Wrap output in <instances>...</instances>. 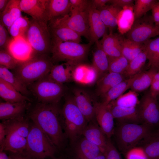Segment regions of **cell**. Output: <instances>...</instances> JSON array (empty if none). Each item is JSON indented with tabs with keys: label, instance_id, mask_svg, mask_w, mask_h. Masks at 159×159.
<instances>
[{
	"label": "cell",
	"instance_id": "6da1fadb",
	"mask_svg": "<svg viewBox=\"0 0 159 159\" xmlns=\"http://www.w3.org/2000/svg\"><path fill=\"white\" fill-rule=\"evenodd\" d=\"M29 117L49 137L56 147H60L64 140L61 121V111L57 103H37L31 111Z\"/></svg>",
	"mask_w": 159,
	"mask_h": 159
},
{
	"label": "cell",
	"instance_id": "7a4b0ae2",
	"mask_svg": "<svg viewBox=\"0 0 159 159\" xmlns=\"http://www.w3.org/2000/svg\"><path fill=\"white\" fill-rule=\"evenodd\" d=\"M151 128L143 124L119 122L114 134L119 150L125 154L153 134Z\"/></svg>",
	"mask_w": 159,
	"mask_h": 159
},
{
	"label": "cell",
	"instance_id": "3957f363",
	"mask_svg": "<svg viewBox=\"0 0 159 159\" xmlns=\"http://www.w3.org/2000/svg\"><path fill=\"white\" fill-rule=\"evenodd\" d=\"M6 135L0 150L14 154L26 152L27 138L30 125L24 116L11 120L3 121Z\"/></svg>",
	"mask_w": 159,
	"mask_h": 159
},
{
	"label": "cell",
	"instance_id": "277c9868",
	"mask_svg": "<svg viewBox=\"0 0 159 159\" xmlns=\"http://www.w3.org/2000/svg\"><path fill=\"white\" fill-rule=\"evenodd\" d=\"M61 121L65 135L71 144L82 135L88 122L79 109L73 97H67L62 111Z\"/></svg>",
	"mask_w": 159,
	"mask_h": 159
},
{
	"label": "cell",
	"instance_id": "5b68a950",
	"mask_svg": "<svg viewBox=\"0 0 159 159\" xmlns=\"http://www.w3.org/2000/svg\"><path fill=\"white\" fill-rule=\"evenodd\" d=\"M53 65L49 55L36 56L19 63L14 73L27 86L47 75Z\"/></svg>",
	"mask_w": 159,
	"mask_h": 159
},
{
	"label": "cell",
	"instance_id": "8992f818",
	"mask_svg": "<svg viewBox=\"0 0 159 159\" xmlns=\"http://www.w3.org/2000/svg\"><path fill=\"white\" fill-rule=\"evenodd\" d=\"M92 44L72 42H52V61L53 63L61 61L77 64L81 63L86 59Z\"/></svg>",
	"mask_w": 159,
	"mask_h": 159
},
{
	"label": "cell",
	"instance_id": "52a82bcc",
	"mask_svg": "<svg viewBox=\"0 0 159 159\" xmlns=\"http://www.w3.org/2000/svg\"><path fill=\"white\" fill-rule=\"evenodd\" d=\"M57 148L48 136L33 123L30 125L26 153L33 159L52 158Z\"/></svg>",
	"mask_w": 159,
	"mask_h": 159
},
{
	"label": "cell",
	"instance_id": "ba28073f",
	"mask_svg": "<svg viewBox=\"0 0 159 159\" xmlns=\"http://www.w3.org/2000/svg\"><path fill=\"white\" fill-rule=\"evenodd\" d=\"M27 41L34 56L51 53L52 40L47 24L30 18Z\"/></svg>",
	"mask_w": 159,
	"mask_h": 159
},
{
	"label": "cell",
	"instance_id": "9c48e42d",
	"mask_svg": "<svg viewBox=\"0 0 159 159\" xmlns=\"http://www.w3.org/2000/svg\"><path fill=\"white\" fill-rule=\"evenodd\" d=\"M30 85L39 102L43 103H58L65 91L63 84L54 81L48 74Z\"/></svg>",
	"mask_w": 159,
	"mask_h": 159
},
{
	"label": "cell",
	"instance_id": "30bf717a",
	"mask_svg": "<svg viewBox=\"0 0 159 159\" xmlns=\"http://www.w3.org/2000/svg\"><path fill=\"white\" fill-rule=\"evenodd\" d=\"M127 38L138 43H144L159 35V27L155 24L152 16L145 15L135 20L126 33Z\"/></svg>",
	"mask_w": 159,
	"mask_h": 159
},
{
	"label": "cell",
	"instance_id": "8fae6325",
	"mask_svg": "<svg viewBox=\"0 0 159 159\" xmlns=\"http://www.w3.org/2000/svg\"><path fill=\"white\" fill-rule=\"evenodd\" d=\"M49 21L66 26L90 40L89 24L85 11L71 9L70 14Z\"/></svg>",
	"mask_w": 159,
	"mask_h": 159
},
{
	"label": "cell",
	"instance_id": "7c38bea8",
	"mask_svg": "<svg viewBox=\"0 0 159 159\" xmlns=\"http://www.w3.org/2000/svg\"><path fill=\"white\" fill-rule=\"evenodd\" d=\"M138 108L142 123L151 128L159 125V103L149 91L142 97Z\"/></svg>",
	"mask_w": 159,
	"mask_h": 159
},
{
	"label": "cell",
	"instance_id": "4fadbf2b",
	"mask_svg": "<svg viewBox=\"0 0 159 159\" xmlns=\"http://www.w3.org/2000/svg\"><path fill=\"white\" fill-rule=\"evenodd\" d=\"M85 11L89 26V42L92 44L107 33V28L102 20L98 10L92 5L91 1Z\"/></svg>",
	"mask_w": 159,
	"mask_h": 159
},
{
	"label": "cell",
	"instance_id": "5bb4252c",
	"mask_svg": "<svg viewBox=\"0 0 159 159\" xmlns=\"http://www.w3.org/2000/svg\"><path fill=\"white\" fill-rule=\"evenodd\" d=\"M75 103L83 115L88 123L93 120L95 118V102L86 91L79 88L73 90Z\"/></svg>",
	"mask_w": 159,
	"mask_h": 159
},
{
	"label": "cell",
	"instance_id": "9a60e30c",
	"mask_svg": "<svg viewBox=\"0 0 159 159\" xmlns=\"http://www.w3.org/2000/svg\"><path fill=\"white\" fill-rule=\"evenodd\" d=\"M47 0H20L22 11L39 22L47 24L49 21L46 9Z\"/></svg>",
	"mask_w": 159,
	"mask_h": 159
},
{
	"label": "cell",
	"instance_id": "2e32d148",
	"mask_svg": "<svg viewBox=\"0 0 159 159\" xmlns=\"http://www.w3.org/2000/svg\"><path fill=\"white\" fill-rule=\"evenodd\" d=\"M95 118L106 137L110 138L114 134L115 130L114 118L107 106L102 102H96Z\"/></svg>",
	"mask_w": 159,
	"mask_h": 159
},
{
	"label": "cell",
	"instance_id": "e0dca14e",
	"mask_svg": "<svg viewBox=\"0 0 159 159\" xmlns=\"http://www.w3.org/2000/svg\"><path fill=\"white\" fill-rule=\"evenodd\" d=\"M48 26L52 43L66 42L80 43L81 42V35L66 26L49 21Z\"/></svg>",
	"mask_w": 159,
	"mask_h": 159
},
{
	"label": "cell",
	"instance_id": "ac0fdd59",
	"mask_svg": "<svg viewBox=\"0 0 159 159\" xmlns=\"http://www.w3.org/2000/svg\"><path fill=\"white\" fill-rule=\"evenodd\" d=\"M74 144L71 159H92L103 153L97 146L84 137L80 138Z\"/></svg>",
	"mask_w": 159,
	"mask_h": 159
},
{
	"label": "cell",
	"instance_id": "d6986e66",
	"mask_svg": "<svg viewBox=\"0 0 159 159\" xmlns=\"http://www.w3.org/2000/svg\"><path fill=\"white\" fill-rule=\"evenodd\" d=\"M82 136L97 146L104 153L108 138L97 123L93 120L88 122L83 131Z\"/></svg>",
	"mask_w": 159,
	"mask_h": 159
},
{
	"label": "cell",
	"instance_id": "ffe728a7",
	"mask_svg": "<svg viewBox=\"0 0 159 159\" xmlns=\"http://www.w3.org/2000/svg\"><path fill=\"white\" fill-rule=\"evenodd\" d=\"M120 35L107 33L97 42L109 58H115L122 55Z\"/></svg>",
	"mask_w": 159,
	"mask_h": 159
},
{
	"label": "cell",
	"instance_id": "44dd1931",
	"mask_svg": "<svg viewBox=\"0 0 159 159\" xmlns=\"http://www.w3.org/2000/svg\"><path fill=\"white\" fill-rule=\"evenodd\" d=\"M107 106L114 119L119 122L133 123L138 124L141 123L138 108H126L119 106L112 103Z\"/></svg>",
	"mask_w": 159,
	"mask_h": 159
},
{
	"label": "cell",
	"instance_id": "7402d4cb",
	"mask_svg": "<svg viewBox=\"0 0 159 159\" xmlns=\"http://www.w3.org/2000/svg\"><path fill=\"white\" fill-rule=\"evenodd\" d=\"M29 105L27 101L0 103V119L2 121L13 119L24 116Z\"/></svg>",
	"mask_w": 159,
	"mask_h": 159
},
{
	"label": "cell",
	"instance_id": "603a6c76",
	"mask_svg": "<svg viewBox=\"0 0 159 159\" xmlns=\"http://www.w3.org/2000/svg\"><path fill=\"white\" fill-rule=\"evenodd\" d=\"M77 64L68 62L54 64L48 76L54 81L61 84L70 82L73 80V71Z\"/></svg>",
	"mask_w": 159,
	"mask_h": 159
},
{
	"label": "cell",
	"instance_id": "cb8c5ba5",
	"mask_svg": "<svg viewBox=\"0 0 159 159\" xmlns=\"http://www.w3.org/2000/svg\"><path fill=\"white\" fill-rule=\"evenodd\" d=\"M71 8L69 0H47L49 21L69 14Z\"/></svg>",
	"mask_w": 159,
	"mask_h": 159
},
{
	"label": "cell",
	"instance_id": "d4e9b609",
	"mask_svg": "<svg viewBox=\"0 0 159 159\" xmlns=\"http://www.w3.org/2000/svg\"><path fill=\"white\" fill-rule=\"evenodd\" d=\"M20 0H9L4 11L0 13V22L8 30L10 27L21 15Z\"/></svg>",
	"mask_w": 159,
	"mask_h": 159
},
{
	"label": "cell",
	"instance_id": "484cf974",
	"mask_svg": "<svg viewBox=\"0 0 159 159\" xmlns=\"http://www.w3.org/2000/svg\"><path fill=\"white\" fill-rule=\"evenodd\" d=\"M123 74L108 72L97 82V94L102 97L110 89L125 80Z\"/></svg>",
	"mask_w": 159,
	"mask_h": 159
},
{
	"label": "cell",
	"instance_id": "4316f807",
	"mask_svg": "<svg viewBox=\"0 0 159 159\" xmlns=\"http://www.w3.org/2000/svg\"><path fill=\"white\" fill-rule=\"evenodd\" d=\"M122 9L111 4L98 10L102 20L109 29L110 34L113 33V30L117 26L118 16Z\"/></svg>",
	"mask_w": 159,
	"mask_h": 159
},
{
	"label": "cell",
	"instance_id": "83f0119b",
	"mask_svg": "<svg viewBox=\"0 0 159 159\" xmlns=\"http://www.w3.org/2000/svg\"><path fill=\"white\" fill-rule=\"evenodd\" d=\"M139 74L124 80L112 88L102 97V103L107 105L123 94L130 88L134 80Z\"/></svg>",
	"mask_w": 159,
	"mask_h": 159
},
{
	"label": "cell",
	"instance_id": "f1b7e54d",
	"mask_svg": "<svg viewBox=\"0 0 159 159\" xmlns=\"http://www.w3.org/2000/svg\"><path fill=\"white\" fill-rule=\"evenodd\" d=\"M148 66L150 68L159 72V36L144 43Z\"/></svg>",
	"mask_w": 159,
	"mask_h": 159
},
{
	"label": "cell",
	"instance_id": "f546056e",
	"mask_svg": "<svg viewBox=\"0 0 159 159\" xmlns=\"http://www.w3.org/2000/svg\"><path fill=\"white\" fill-rule=\"evenodd\" d=\"M0 79L7 82L23 95L30 94L27 86L22 80L10 70L0 65Z\"/></svg>",
	"mask_w": 159,
	"mask_h": 159
},
{
	"label": "cell",
	"instance_id": "4dcf8cb0",
	"mask_svg": "<svg viewBox=\"0 0 159 159\" xmlns=\"http://www.w3.org/2000/svg\"><path fill=\"white\" fill-rule=\"evenodd\" d=\"M0 96L6 102H14L30 101L29 98L9 83L0 79Z\"/></svg>",
	"mask_w": 159,
	"mask_h": 159
},
{
	"label": "cell",
	"instance_id": "1f68e13d",
	"mask_svg": "<svg viewBox=\"0 0 159 159\" xmlns=\"http://www.w3.org/2000/svg\"><path fill=\"white\" fill-rule=\"evenodd\" d=\"M133 6L125 7L119 12L117 19V26L121 35L127 33L135 20Z\"/></svg>",
	"mask_w": 159,
	"mask_h": 159
},
{
	"label": "cell",
	"instance_id": "d6a6232c",
	"mask_svg": "<svg viewBox=\"0 0 159 159\" xmlns=\"http://www.w3.org/2000/svg\"><path fill=\"white\" fill-rule=\"evenodd\" d=\"M95 43L97 48L93 53L92 66L97 73L98 80L108 72L109 62L107 56L99 44L97 42Z\"/></svg>",
	"mask_w": 159,
	"mask_h": 159
},
{
	"label": "cell",
	"instance_id": "836d02e7",
	"mask_svg": "<svg viewBox=\"0 0 159 159\" xmlns=\"http://www.w3.org/2000/svg\"><path fill=\"white\" fill-rule=\"evenodd\" d=\"M120 39L122 55L129 62L144 50V43H136L122 35Z\"/></svg>",
	"mask_w": 159,
	"mask_h": 159
},
{
	"label": "cell",
	"instance_id": "e575fe53",
	"mask_svg": "<svg viewBox=\"0 0 159 159\" xmlns=\"http://www.w3.org/2000/svg\"><path fill=\"white\" fill-rule=\"evenodd\" d=\"M156 72L154 70L150 68L148 71L139 73L131 86V90L137 93L146 90L150 87Z\"/></svg>",
	"mask_w": 159,
	"mask_h": 159
},
{
	"label": "cell",
	"instance_id": "d590c367",
	"mask_svg": "<svg viewBox=\"0 0 159 159\" xmlns=\"http://www.w3.org/2000/svg\"><path fill=\"white\" fill-rule=\"evenodd\" d=\"M29 19L27 16H22L14 22L8 30L14 39L21 38L27 40Z\"/></svg>",
	"mask_w": 159,
	"mask_h": 159
},
{
	"label": "cell",
	"instance_id": "8d00e7d4",
	"mask_svg": "<svg viewBox=\"0 0 159 159\" xmlns=\"http://www.w3.org/2000/svg\"><path fill=\"white\" fill-rule=\"evenodd\" d=\"M147 59L146 54L144 50L136 57L129 62L123 75L130 77L140 72L141 69Z\"/></svg>",
	"mask_w": 159,
	"mask_h": 159
},
{
	"label": "cell",
	"instance_id": "74e56055",
	"mask_svg": "<svg viewBox=\"0 0 159 159\" xmlns=\"http://www.w3.org/2000/svg\"><path fill=\"white\" fill-rule=\"evenodd\" d=\"M143 142L142 147L148 159H159V137L155 135L153 133Z\"/></svg>",
	"mask_w": 159,
	"mask_h": 159
},
{
	"label": "cell",
	"instance_id": "f35d334b",
	"mask_svg": "<svg viewBox=\"0 0 159 159\" xmlns=\"http://www.w3.org/2000/svg\"><path fill=\"white\" fill-rule=\"evenodd\" d=\"M139 102L137 93L131 90L110 103L121 107L132 108L137 107Z\"/></svg>",
	"mask_w": 159,
	"mask_h": 159
},
{
	"label": "cell",
	"instance_id": "ab89813d",
	"mask_svg": "<svg viewBox=\"0 0 159 159\" xmlns=\"http://www.w3.org/2000/svg\"><path fill=\"white\" fill-rule=\"evenodd\" d=\"M156 0H135L133 6L135 20L145 15L157 3Z\"/></svg>",
	"mask_w": 159,
	"mask_h": 159
},
{
	"label": "cell",
	"instance_id": "60d3db41",
	"mask_svg": "<svg viewBox=\"0 0 159 159\" xmlns=\"http://www.w3.org/2000/svg\"><path fill=\"white\" fill-rule=\"evenodd\" d=\"M108 58V72L123 74L129 62L123 55L115 58Z\"/></svg>",
	"mask_w": 159,
	"mask_h": 159
},
{
	"label": "cell",
	"instance_id": "b9f144b4",
	"mask_svg": "<svg viewBox=\"0 0 159 159\" xmlns=\"http://www.w3.org/2000/svg\"><path fill=\"white\" fill-rule=\"evenodd\" d=\"M19 62L7 50L0 49V65L9 70H14Z\"/></svg>",
	"mask_w": 159,
	"mask_h": 159
},
{
	"label": "cell",
	"instance_id": "7bdbcfd3",
	"mask_svg": "<svg viewBox=\"0 0 159 159\" xmlns=\"http://www.w3.org/2000/svg\"><path fill=\"white\" fill-rule=\"evenodd\" d=\"M13 39L8 30L0 22V49L8 51L9 47Z\"/></svg>",
	"mask_w": 159,
	"mask_h": 159
},
{
	"label": "cell",
	"instance_id": "ee69618b",
	"mask_svg": "<svg viewBox=\"0 0 159 159\" xmlns=\"http://www.w3.org/2000/svg\"><path fill=\"white\" fill-rule=\"evenodd\" d=\"M87 65L79 64L75 67L73 73V80L83 84L86 75Z\"/></svg>",
	"mask_w": 159,
	"mask_h": 159
},
{
	"label": "cell",
	"instance_id": "f6af8a7d",
	"mask_svg": "<svg viewBox=\"0 0 159 159\" xmlns=\"http://www.w3.org/2000/svg\"><path fill=\"white\" fill-rule=\"evenodd\" d=\"M104 153L106 159H122L120 153L112 143L110 138H107Z\"/></svg>",
	"mask_w": 159,
	"mask_h": 159
},
{
	"label": "cell",
	"instance_id": "bcb514c9",
	"mask_svg": "<svg viewBox=\"0 0 159 159\" xmlns=\"http://www.w3.org/2000/svg\"><path fill=\"white\" fill-rule=\"evenodd\" d=\"M126 159H148L141 147H135L128 151L125 154Z\"/></svg>",
	"mask_w": 159,
	"mask_h": 159
},
{
	"label": "cell",
	"instance_id": "7dc6e473",
	"mask_svg": "<svg viewBox=\"0 0 159 159\" xmlns=\"http://www.w3.org/2000/svg\"><path fill=\"white\" fill-rule=\"evenodd\" d=\"M98 79V74L92 66L87 65L83 85H91Z\"/></svg>",
	"mask_w": 159,
	"mask_h": 159
},
{
	"label": "cell",
	"instance_id": "c3c4849f",
	"mask_svg": "<svg viewBox=\"0 0 159 159\" xmlns=\"http://www.w3.org/2000/svg\"><path fill=\"white\" fill-rule=\"evenodd\" d=\"M149 91L154 97L157 98L159 95V72L155 74Z\"/></svg>",
	"mask_w": 159,
	"mask_h": 159
},
{
	"label": "cell",
	"instance_id": "681fc988",
	"mask_svg": "<svg viewBox=\"0 0 159 159\" xmlns=\"http://www.w3.org/2000/svg\"><path fill=\"white\" fill-rule=\"evenodd\" d=\"M71 9H75L81 11H85L88 7L90 1L86 0H69Z\"/></svg>",
	"mask_w": 159,
	"mask_h": 159
},
{
	"label": "cell",
	"instance_id": "f907efd6",
	"mask_svg": "<svg viewBox=\"0 0 159 159\" xmlns=\"http://www.w3.org/2000/svg\"><path fill=\"white\" fill-rule=\"evenodd\" d=\"M134 1L133 0H110L109 3L122 8L127 6H134Z\"/></svg>",
	"mask_w": 159,
	"mask_h": 159
},
{
	"label": "cell",
	"instance_id": "816d5d0a",
	"mask_svg": "<svg viewBox=\"0 0 159 159\" xmlns=\"http://www.w3.org/2000/svg\"><path fill=\"white\" fill-rule=\"evenodd\" d=\"M152 16L156 25L159 27V1L152 9Z\"/></svg>",
	"mask_w": 159,
	"mask_h": 159
},
{
	"label": "cell",
	"instance_id": "f5cc1de1",
	"mask_svg": "<svg viewBox=\"0 0 159 159\" xmlns=\"http://www.w3.org/2000/svg\"><path fill=\"white\" fill-rule=\"evenodd\" d=\"M110 0H93L91 1L92 5L97 10L101 9L107 5Z\"/></svg>",
	"mask_w": 159,
	"mask_h": 159
},
{
	"label": "cell",
	"instance_id": "db71d44e",
	"mask_svg": "<svg viewBox=\"0 0 159 159\" xmlns=\"http://www.w3.org/2000/svg\"><path fill=\"white\" fill-rule=\"evenodd\" d=\"M6 135V131L4 123H0V145L1 146L5 140Z\"/></svg>",
	"mask_w": 159,
	"mask_h": 159
},
{
	"label": "cell",
	"instance_id": "11a10c76",
	"mask_svg": "<svg viewBox=\"0 0 159 159\" xmlns=\"http://www.w3.org/2000/svg\"><path fill=\"white\" fill-rule=\"evenodd\" d=\"M10 155L11 159H33L26 152L17 154L11 153Z\"/></svg>",
	"mask_w": 159,
	"mask_h": 159
},
{
	"label": "cell",
	"instance_id": "9f6ffc18",
	"mask_svg": "<svg viewBox=\"0 0 159 159\" xmlns=\"http://www.w3.org/2000/svg\"><path fill=\"white\" fill-rule=\"evenodd\" d=\"M9 1V0H0V13L5 9Z\"/></svg>",
	"mask_w": 159,
	"mask_h": 159
},
{
	"label": "cell",
	"instance_id": "6f0895ef",
	"mask_svg": "<svg viewBox=\"0 0 159 159\" xmlns=\"http://www.w3.org/2000/svg\"><path fill=\"white\" fill-rule=\"evenodd\" d=\"M5 151L4 150H0V159H11L10 155H8Z\"/></svg>",
	"mask_w": 159,
	"mask_h": 159
},
{
	"label": "cell",
	"instance_id": "680465c9",
	"mask_svg": "<svg viewBox=\"0 0 159 159\" xmlns=\"http://www.w3.org/2000/svg\"><path fill=\"white\" fill-rule=\"evenodd\" d=\"M92 159H106V157L104 153H101Z\"/></svg>",
	"mask_w": 159,
	"mask_h": 159
},
{
	"label": "cell",
	"instance_id": "91938a15",
	"mask_svg": "<svg viewBox=\"0 0 159 159\" xmlns=\"http://www.w3.org/2000/svg\"><path fill=\"white\" fill-rule=\"evenodd\" d=\"M155 135L159 137V129L155 132L154 133Z\"/></svg>",
	"mask_w": 159,
	"mask_h": 159
},
{
	"label": "cell",
	"instance_id": "94428289",
	"mask_svg": "<svg viewBox=\"0 0 159 159\" xmlns=\"http://www.w3.org/2000/svg\"><path fill=\"white\" fill-rule=\"evenodd\" d=\"M51 159H63L62 158H56L55 157H53Z\"/></svg>",
	"mask_w": 159,
	"mask_h": 159
},
{
	"label": "cell",
	"instance_id": "6125c7cd",
	"mask_svg": "<svg viewBox=\"0 0 159 159\" xmlns=\"http://www.w3.org/2000/svg\"><path fill=\"white\" fill-rule=\"evenodd\" d=\"M157 98L158 100L159 103V95L158 96Z\"/></svg>",
	"mask_w": 159,
	"mask_h": 159
}]
</instances>
